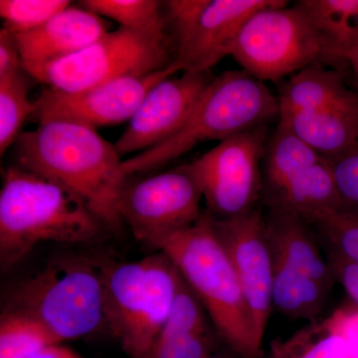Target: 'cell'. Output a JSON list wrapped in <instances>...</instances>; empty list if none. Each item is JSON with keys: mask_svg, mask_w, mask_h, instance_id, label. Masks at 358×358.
I'll return each instance as SVG.
<instances>
[{"mask_svg": "<svg viewBox=\"0 0 358 358\" xmlns=\"http://www.w3.org/2000/svg\"><path fill=\"white\" fill-rule=\"evenodd\" d=\"M15 148L20 167L67 188L105 226L121 227L119 202L129 176L115 145L96 129L71 122H41L21 133Z\"/></svg>", "mask_w": 358, "mask_h": 358, "instance_id": "cell-1", "label": "cell"}, {"mask_svg": "<svg viewBox=\"0 0 358 358\" xmlns=\"http://www.w3.org/2000/svg\"><path fill=\"white\" fill-rule=\"evenodd\" d=\"M105 224L77 195L23 167H9L0 192V262L9 268L41 242L83 243Z\"/></svg>", "mask_w": 358, "mask_h": 358, "instance_id": "cell-2", "label": "cell"}, {"mask_svg": "<svg viewBox=\"0 0 358 358\" xmlns=\"http://www.w3.org/2000/svg\"><path fill=\"white\" fill-rule=\"evenodd\" d=\"M199 296L223 343L240 358H265L230 257L204 211L189 227L155 241Z\"/></svg>", "mask_w": 358, "mask_h": 358, "instance_id": "cell-3", "label": "cell"}, {"mask_svg": "<svg viewBox=\"0 0 358 358\" xmlns=\"http://www.w3.org/2000/svg\"><path fill=\"white\" fill-rule=\"evenodd\" d=\"M277 96L243 70L214 77L189 119L160 145L124 160V173H145L166 166L205 141H223L279 117Z\"/></svg>", "mask_w": 358, "mask_h": 358, "instance_id": "cell-4", "label": "cell"}, {"mask_svg": "<svg viewBox=\"0 0 358 358\" xmlns=\"http://www.w3.org/2000/svg\"><path fill=\"white\" fill-rule=\"evenodd\" d=\"M105 322L131 358L150 352L173 308L179 271L164 252L127 263H105Z\"/></svg>", "mask_w": 358, "mask_h": 358, "instance_id": "cell-5", "label": "cell"}, {"mask_svg": "<svg viewBox=\"0 0 358 358\" xmlns=\"http://www.w3.org/2000/svg\"><path fill=\"white\" fill-rule=\"evenodd\" d=\"M4 312L37 320L60 343L95 333L106 324L101 265L54 261L14 287Z\"/></svg>", "mask_w": 358, "mask_h": 358, "instance_id": "cell-6", "label": "cell"}, {"mask_svg": "<svg viewBox=\"0 0 358 358\" xmlns=\"http://www.w3.org/2000/svg\"><path fill=\"white\" fill-rule=\"evenodd\" d=\"M173 55L171 33L159 36L119 27L77 53L34 71L30 76L54 91L79 93L122 78L166 69Z\"/></svg>", "mask_w": 358, "mask_h": 358, "instance_id": "cell-7", "label": "cell"}, {"mask_svg": "<svg viewBox=\"0 0 358 358\" xmlns=\"http://www.w3.org/2000/svg\"><path fill=\"white\" fill-rule=\"evenodd\" d=\"M279 0L245 22L230 56L259 81H282L320 62V45L312 23L298 3Z\"/></svg>", "mask_w": 358, "mask_h": 358, "instance_id": "cell-8", "label": "cell"}, {"mask_svg": "<svg viewBox=\"0 0 358 358\" xmlns=\"http://www.w3.org/2000/svg\"><path fill=\"white\" fill-rule=\"evenodd\" d=\"M279 0H169L164 2L178 72H209L230 56L245 22Z\"/></svg>", "mask_w": 358, "mask_h": 358, "instance_id": "cell-9", "label": "cell"}, {"mask_svg": "<svg viewBox=\"0 0 358 358\" xmlns=\"http://www.w3.org/2000/svg\"><path fill=\"white\" fill-rule=\"evenodd\" d=\"M268 136V124L250 129L220 141L194 162L186 164L213 217H237L258 207Z\"/></svg>", "mask_w": 358, "mask_h": 358, "instance_id": "cell-10", "label": "cell"}, {"mask_svg": "<svg viewBox=\"0 0 358 358\" xmlns=\"http://www.w3.org/2000/svg\"><path fill=\"white\" fill-rule=\"evenodd\" d=\"M201 189L186 164L127 185L119 202L122 222L152 245L196 222L203 212Z\"/></svg>", "mask_w": 358, "mask_h": 358, "instance_id": "cell-11", "label": "cell"}, {"mask_svg": "<svg viewBox=\"0 0 358 358\" xmlns=\"http://www.w3.org/2000/svg\"><path fill=\"white\" fill-rule=\"evenodd\" d=\"M214 230L230 257L251 313L257 339L263 345L272 310L273 256L264 213L259 207L229 219L213 217Z\"/></svg>", "mask_w": 358, "mask_h": 358, "instance_id": "cell-12", "label": "cell"}, {"mask_svg": "<svg viewBox=\"0 0 358 358\" xmlns=\"http://www.w3.org/2000/svg\"><path fill=\"white\" fill-rule=\"evenodd\" d=\"M174 75L169 67L143 76L122 78L79 93L46 88L35 101L33 117L39 124L64 121L93 129L129 121L148 92Z\"/></svg>", "mask_w": 358, "mask_h": 358, "instance_id": "cell-13", "label": "cell"}, {"mask_svg": "<svg viewBox=\"0 0 358 358\" xmlns=\"http://www.w3.org/2000/svg\"><path fill=\"white\" fill-rule=\"evenodd\" d=\"M214 77L209 72H183L150 90L128 127L115 141L121 157L157 147L185 126Z\"/></svg>", "mask_w": 358, "mask_h": 358, "instance_id": "cell-14", "label": "cell"}, {"mask_svg": "<svg viewBox=\"0 0 358 358\" xmlns=\"http://www.w3.org/2000/svg\"><path fill=\"white\" fill-rule=\"evenodd\" d=\"M109 32L103 17L70 6L32 31L15 35L26 72L77 53Z\"/></svg>", "mask_w": 358, "mask_h": 358, "instance_id": "cell-15", "label": "cell"}, {"mask_svg": "<svg viewBox=\"0 0 358 358\" xmlns=\"http://www.w3.org/2000/svg\"><path fill=\"white\" fill-rule=\"evenodd\" d=\"M264 220L275 261L333 288L336 279L313 225L293 213L274 209H267Z\"/></svg>", "mask_w": 358, "mask_h": 358, "instance_id": "cell-16", "label": "cell"}, {"mask_svg": "<svg viewBox=\"0 0 358 358\" xmlns=\"http://www.w3.org/2000/svg\"><path fill=\"white\" fill-rule=\"evenodd\" d=\"M279 124L331 162L358 143V96L326 110L281 112Z\"/></svg>", "mask_w": 358, "mask_h": 358, "instance_id": "cell-17", "label": "cell"}, {"mask_svg": "<svg viewBox=\"0 0 358 358\" xmlns=\"http://www.w3.org/2000/svg\"><path fill=\"white\" fill-rule=\"evenodd\" d=\"M320 45V63L345 71L358 50V0H300Z\"/></svg>", "mask_w": 358, "mask_h": 358, "instance_id": "cell-18", "label": "cell"}, {"mask_svg": "<svg viewBox=\"0 0 358 358\" xmlns=\"http://www.w3.org/2000/svg\"><path fill=\"white\" fill-rule=\"evenodd\" d=\"M267 209L293 213L313 225L343 208L331 162L322 159L264 201Z\"/></svg>", "mask_w": 358, "mask_h": 358, "instance_id": "cell-19", "label": "cell"}, {"mask_svg": "<svg viewBox=\"0 0 358 358\" xmlns=\"http://www.w3.org/2000/svg\"><path fill=\"white\" fill-rule=\"evenodd\" d=\"M345 72L315 62L292 75L278 88L280 113L326 110L355 100L358 93L346 86Z\"/></svg>", "mask_w": 358, "mask_h": 358, "instance_id": "cell-20", "label": "cell"}, {"mask_svg": "<svg viewBox=\"0 0 358 358\" xmlns=\"http://www.w3.org/2000/svg\"><path fill=\"white\" fill-rule=\"evenodd\" d=\"M322 159L324 157L307 143L278 124L275 131L268 136L263 157L261 200L264 202L274 196L299 173Z\"/></svg>", "mask_w": 358, "mask_h": 358, "instance_id": "cell-21", "label": "cell"}, {"mask_svg": "<svg viewBox=\"0 0 358 358\" xmlns=\"http://www.w3.org/2000/svg\"><path fill=\"white\" fill-rule=\"evenodd\" d=\"M331 288L273 259V308L285 317L308 322L319 319Z\"/></svg>", "mask_w": 358, "mask_h": 358, "instance_id": "cell-22", "label": "cell"}, {"mask_svg": "<svg viewBox=\"0 0 358 358\" xmlns=\"http://www.w3.org/2000/svg\"><path fill=\"white\" fill-rule=\"evenodd\" d=\"M84 8L115 20L120 27L148 34H169L164 2L155 0H84Z\"/></svg>", "mask_w": 358, "mask_h": 358, "instance_id": "cell-23", "label": "cell"}, {"mask_svg": "<svg viewBox=\"0 0 358 358\" xmlns=\"http://www.w3.org/2000/svg\"><path fill=\"white\" fill-rule=\"evenodd\" d=\"M24 67L0 77V155L20 138L21 128L36 103L29 100V79Z\"/></svg>", "mask_w": 358, "mask_h": 358, "instance_id": "cell-24", "label": "cell"}, {"mask_svg": "<svg viewBox=\"0 0 358 358\" xmlns=\"http://www.w3.org/2000/svg\"><path fill=\"white\" fill-rule=\"evenodd\" d=\"M270 358H348V346L324 319H317L289 338L273 341Z\"/></svg>", "mask_w": 358, "mask_h": 358, "instance_id": "cell-25", "label": "cell"}, {"mask_svg": "<svg viewBox=\"0 0 358 358\" xmlns=\"http://www.w3.org/2000/svg\"><path fill=\"white\" fill-rule=\"evenodd\" d=\"M60 341L37 320L4 312L0 320V358H28Z\"/></svg>", "mask_w": 358, "mask_h": 358, "instance_id": "cell-26", "label": "cell"}, {"mask_svg": "<svg viewBox=\"0 0 358 358\" xmlns=\"http://www.w3.org/2000/svg\"><path fill=\"white\" fill-rule=\"evenodd\" d=\"M70 6L67 0H1L0 15L4 28L18 35L36 29Z\"/></svg>", "mask_w": 358, "mask_h": 358, "instance_id": "cell-27", "label": "cell"}, {"mask_svg": "<svg viewBox=\"0 0 358 358\" xmlns=\"http://www.w3.org/2000/svg\"><path fill=\"white\" fill-rule=\"evenodd\" d=\"M313 226L327 249L358 267V211L343 207Z\"/></svg>", "mask_w": 358, "mask_h": 358, "instance_id": "cell-28", "label": "cell"}, {"mask_svg": "<svg viewBox=\"0 0 358 358\" xmlns=\"http://www.w3.org/2000/svg\"><path fill=\"white\" fill-rule=\"evenodd\" d=\"M223 343L214 327L197 333L157 338L143 358H207Z\"/></svg>", "mask_w": 358, "mask_h": 358, "instance_id": "cell-29", "label": "cell"}, {"mask_svg": "<svg viewBox=\"0 0 358 358\" xmlns=\"http://www.w3.org/2000/svg\"><path fill=\"white\" fill-rule=\"evenodd\" d=\"M343 207L358 211V143L331 160Z\"/></svg>", "mask_w": 358, "mask_h": 358, "instance_id": "cell-30", "label": "cell"}, {"mask_svg": "<svg viewBox=\"0 0 358 358\" xmlns=\"http://www.w3.org/2000/svg\"><path fill=\"white\" fill-rule=\"evenodd\" d=\"M329 329L345 339L348 358H358V307L355 303L336 308L324 319Z\"/></svg>", "mask_w": 358, "mask_h": 358, "instance_id": "cell-31", "label": "cell"}, {"mask_svg": "<svg viewBox=\"0 0 358 358\" xmlns=\"http://www.w3.org/2000/svg\"><path fill=\"white\" fill-rule=\"evenodd\" d=\"M327 259L331 266L336 282L341 284L352 303L358 307V267L348 262L338 254L327 249Z\"/></svg>", "mask_w": 358, "mask_h": 358, "instance_id": "cell-32", "label": "cell"}, {"mask_svg": "<svg viewBox=\"0 0 358 358\" xmlns=\"http://www.w3.org/2000/svg\"><path fill=\"white\" fill-rule=\"evenodd\" d=\"M23 68L15 34L6 28L0 30V77Z\"/></svg>", "mask_w": 358, "mask_h": 358, "instance_id": "cell-33", "label": "cell"}, {"mask_svg": "<svg viewBox=\"0 0 358 358\" xmlns=\"http://www.w3.org/2000/svg\"><path fill=\"white\" fill-rule=\"evenodd\" d=\"M28 358H81L69 348L60 345L48 346Z\"/></svg>", "mask_w": 358, "mask_h": 358, "instance_id": "cell-34", "label": "cell"}, {"mask_svg": "<svg viewBox=\"0 0 358 358\" xmlns=\"http://www.w3.org/2000/svg\"><path fill=\"white\" fill-rule=\"evenodd\" d=\"M207 358H240L238 357L236 353L232 352L229 348L225 346L224 350H219L217 352L214 353V355H210Z\"/></svg>", "mask_w": 358, "mask_h": 358, "instance_id": "cell-35", "label": "cell"}, {"mask_svg": "<svg viewBox=\"0 0 358 358\" xmlns=\"http://www.w3.org/2000/svg\"><path fill=\"white\" fill-rule=\"evenodd\" d=\"M350 67L352 68L355 72V77L358 80V50L350 59Z\"/></svg>", "mask_w": 358, "mask_h": 358, "instance_id": "cell-36", "label": "cell"}]
</instances>
